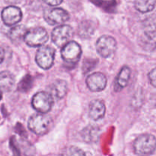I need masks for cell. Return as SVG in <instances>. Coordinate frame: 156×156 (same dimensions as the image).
Wrapping results in <instances>:
<instances>
[{"mask_svg":"<svg viewBox=\"0 0 156 156\" xmlns=\"http://www.w3.org/2000/svg\"><path fill=\"white\" fill-rule=\"evenodd\" d=\"M28 128L35 134L42 136L49 132L53 126L52 118L47 114H35L28 120Z\"/></svg>","mask_w":156,"mask_h":156,"instance_id":"obj_1","label":"cell"},{"mask_svg":"<svg viewBox=\"0 0 156 156\" xmlns=\"http://www.w3.org/2000/svg\"><path fill=\"white\" fill-rule=\"evenodd\" d=\"M134 151L137 155H150L155 150V138L151 134L140 136L134 143Z\"/></svg>","mask_w":156,"mask_h":156,"instance_id":"obj_2","label":"cell"},{"mask_svg":"<svg viewBox=\"0 0 156 156\" xmlns=\"http://www.w3.org/2000/svg\"><path fill=\"white\" fill-rule=\"evenodd\" d=\"M48 34L43 27H35L27 30L24 41L27 45L31 47H41L48 41Z\"/></svg>","mask_w":156,"mask_h":156,"instance_id":"obj_3","label":"cell"},{"mask_svg":"<svg viewBox=\"0 0 156 156\" xmlns=\"http://www.w3.org/2000/svg\"><path fill=\"white\" fill-rule=\"evenodd\" d=\"M82 55V49L80 45L76 41H69L62 46L61 56L66 62L71 65L77 63Z\"/></svg>","mask_w":156,"mask_h":156,"instance_id":"obj_4","label":"cell"},{"mask_svg":"<svg viewBox=\"0 0 156 156\" xmlns=\"http://www.w3.org/2000/svg\"><path fill=\"white\" fill-rule=\"evenodd\" d=\"M53 105V99L50 93L40 91L35 94L32 98L33 108L42 114H47L51 110Z\"/></svg>","mask_w":156,"mask_h":156,"instance_id":"obj_5","label":"cell"},{"mask_svg":"<svg viewBox=\"0 0 156 156\" xmlns=\"http://www.w3.org/2000/svg\"><path fill=\"white\" fill-rule=\"evenodd\" d=\"M117 42L113 37L108 35L101 36L96 42V50L101 56L108 58L115 52Z\"/></svg>","mask_w":156,"mask_h":156,"instance_id":"obj_6","label":"cell"},{"mask_svg":"<svg viewBox=\"0 0 156 156\" xmlns=\"http://www.w3.org/2000/svg\"><path fill=\"white\" fill-rule=\"evenodd\" d=\"M74 34L73 28L69 25L63 24L56 27L52 31V41L57 47H62L70 41Z\"/></svg>","mask_w":156,"mask_h":156,"instance_id":"obj_7","label":"cell"},{"mask_svg":"<svg viewBox=\"0 0 156 156\" xmlns=\"http://www.w3.org/2000/svg\"><path fill=\"white\" fill-rule=\"evenodd\" d=\"M55 50L49 46L41 47L36 53V62L41 68L48 69L54 62Z\"/></svg>","mask_w":156,"mask_h":156,"instance_id":"obj_8","label":"cell"},{"mask_svg":"<svg viewBox=\"0 0 156 156\" xmlns=\"http://www.w3.org/2000/svg\"><path fill=\"white\" fill-rule=\"evenodd\" d=\"M45 21L50 25H56L65 23L69 19V15L64 9L60 8L46 9L44 13Z\"/></svg>","mask_w":156,"mask_h":156,"instance_id":"obj_9","label":"cell"},{"mask_svg":"<svg viewBox=\"0 0 156 156\" xmlns=\"http://www.w3.org/2000/svg\"><path fill=\"white\" fill-rule=\"evenodd\" d=\"M22 18V12L19 8L10 5L5 8L2 12V19L5 24L12 26L19 22Z\"/></svg>","mask_w":156,"mask_h":156,"instance_id":"obj_10","label":"cell"},{"mask_svg":"<svg viewBox=\"0 0 156 156\" xmlns=\"http://www.w3.org/2000/svg\"><path fill=\"white\" fill-rule=\"evenodd\" d=\"M86 84L91 91L98 92L105 89L106 87L107 78L103 73H94L87 78Z\"/></svg>","mask_w":156,"mask_h":156,"instance_id":"obj_11","label":"cell"},{"mask_svg":"<svg viewBox=\"0 0 156 156\" xmlns=\"http://www.w3.org/2000/svg\"><path fill=\"white\" fill-rule=\"evenodd\" d=\"M105 111H106V107L103 101L101 100H94L89 104V110H88V114H89L90 118L93 120H101L105 115Z\"/></svg>","mask_w":156,"mask_h":156,"instance_id":"obj_12","label":"cell"},{"mask_svg":"<svg viewBox=\"0 0 156 156\" xmlns=\"http://www.w3.org/2000/svg\"><path fill=\"white\" fill-rule=\"evenodd\" d=\"M49 91L52 97H54L56 99H62L66 94L68 91V85L66 81L57 79L51 84Z\"/></svg>","mask_w":156,"mask_h":156,"instance_id":"obj_13","label":"cell"},{"mask_svg":"<svg viewBox=\"0 0 156 156\" xmlns=\"http://www.w3.org/2000/svg\"><path fill=\"white\" fill-rule=\"evenodd\" d=\"M101 129L98 126L94 125H89L84 128L81 132L82 140L88 143H96L99 140Z\"/></svg>","mask_w":156,"mask_h":156,"instance_id":"obj_14","label":"cell"},{"mask_svg":"<svg viewBox=\"0 0 156 156\" xmlns=\"http://www.w3.org/2000/svg\"><path fill=\"white\" fill-rule=\"evenodd\" d=\"M15 82V77L11 73L8 71H2L0 73V91H10L13 88Z\"/></svg>","mask_w":156,"mask_h":156,"instance_id":"obj_15","label":"cell"},{"mask_svg":"<svg viewBox=\"0 0 156 156\" xmlns=\"http://www.w3.org/2000/svg\"><path fill=\"white\" fill-rule=\"evenodd\" d=\"M131 76V69L126 66L122 67L115 81L114 88L116 90H121L128 85Z\"/></svg>","mask_w":156,"mask_h":156,"instance_id":"obj_16","label":"cell"},{"mask_svg":"<svg viewBox=\"0 0 156 156\" xmlns=\"http://www.w3.org/2000/svg\"><path fill=\"white\" fill-rule=\"evenodd\" d=\"M27 28L22 24H19L12 27L9 32V37L15 44H18L24 40Z\"/></svg>","mask_w":156,"mask_h":156,"instance_id":"obj_17","label":"cell"},{"mask_svg":"<svg viewBox=\"0 0 156 156\" xmlns=\"http://www.w3.org/2000/svg\"><path fill=\"white\" fill-rule=\"evenodd\" d=\"M95 27L92 21H84L81 22L78 28V34L79 37L84 39H88L94 34Z\"/></svg>","mask_w":156,"mask_h":156,"instance_id":"obj_18","label":"cell"},{"mask_svg":"<svg viewBox=\"0 0 156 156\" xmlns=\"http://www.w3.org/2000/svg\"><path fill=\"white\" fill-rule=\"evenodd\" d=\"M155 0H136L135 8L142 13H147L155 9Z\"/></svg>","mask_w":156,"mask_h":156,"instance_id":"obj_19","label":"cell"},{"mask_svg":"<svg viewBox=\"0 0 156 156\" xmlns=\"http://www.w3.org/2000/svg\"><path fill=\"white\" fill-rule=\"evenodd\" d=\"M69 154L70 155H85V152H82L81 149H78V148L72 147L70 148L69 149Z\"/></svg>","mask_w":156,"mask_h":156,"instance_id":"obj_20","label":"cell"},{"mask_svg":"<svg viewBox=\"0 0 156 156\" xmlns=\"http://www.w3.org/2000/svg\"><path fill=\"white\" fill-rule=\"evenodd\" d=\"M155 69H153L149 74V79L150 81V83L152 84L153 87H155Z\"/></svg>","mask_w":156,"mask_h":156,"instance_id":"obj_21","label":"cell"},{"mask_svg":"<svg viewBox=\"0 0 156 156\" xmlns=\"http://www.w3.org/2000/svg\"><path fill=\"white\" fill-rule=\"evenodd\" d=\"M46 4L49 5L50 6H56L62 2L63 0H43Z\"/></svg>","mask_w":156,"mask_h":156,"instance_id":"obj_22","label":"cell"},{"mask_svg":"<svg viewBox=\"0 0 156 156\" xmlns=\"http://www.w3.org/2000/svg\"><path fill=\"white\" fill-rule=\"evenodd\" d=\"M6 3H9V4H12V5H15V4H18L21 2V0H5Z\"/></svg>","mask_w":156,"mask_h":156,"instance_id":"obj_23","label":"cell"},{"mask_svg":"<svg viewBox=\"0 0 156 156\" xmlns=\"http://www.w3.org/2000/svg\"><path fill=\"white\" fill-rule=\"evenodd\" d=\"M5 57V52L3 50V49L0 47V63L2 62V61L4 60Z\"/></svg>","mask_w":156,"mask_h":156,"instance_id":"obj_24","label":"cell"}]
</instances>
